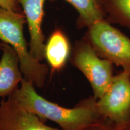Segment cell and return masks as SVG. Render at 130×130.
Here are the masks:
<instances>
[{"instance_id": "1", "label": "cell", "mask_w": 130, "mask_h": 130, "mask_svg": "<svg viewBox=\"0 0 130 130\" xmlns=\"http://www.w3.org/2000/svg\"><path fill=\"white\" fill-rule=\"evenodd\" d=\"M10 96L22 108L45 122H54L61 130H85L101 116L94 96L84 99L73 108H66L39 95L34 84L24 78Z\"/></svg>"}, {"instance_id": "2", "label": "cell", "mask_w": 130, "mask_h": 130, "mask_svg": "<svg viewBox=\"0 0 130 130\" xmlns=\"http://www.w3.org/2000/svg\"><path fill=\"white\" fill-rule=\"evenodd\" d=\"M25 24L27 21L22 12L0 7V41L9 45L16 52L24 78L37 88H42L46 81L49 68L31 55L24 37Z\"/></svg>"}, {"instance_id": "3", "label": "cell", "mask_w": 130, "mask_h": 130, "mask_svg": "<svg viewBox=\"0 0 130 130\" xmlns=\"http://www.w3.org/2000/svg\"><path fill=\"white\" fill-rule=\"evenodd\" d=\"M84 37L98 56L130 74V38L105 19L89 27Z\"/></svg>"}, {"instance_id": "4", "label": "cell", "mask_w": 130, "mask_h": 130, "mask_svg": "<svg viewBox=\"0 0 130 130\" xmlns=\"http://www.w3.org/2000/svg\"><path fill=\"white\" fill-rule=\"evenodd\" d=\"M70 61L79 70L91 85L96 99L108 89L113 79V64L101 57L85 37L76 42Z\"/></svg>"}, {"instance_id": "5", "label": "cell", "mask_w": 130, "mask_h": 130, "mask_svg": "<svg viewBox=\"0 0 130 130\" xmlns=\"http://www.w3.org/2000/svg\"><path fill=\"white\" fill-rule=\"evenodd\" d=\"M101 116L118 123L130 120V74L122 71L113 76L106 92L97 99Z\"/></svg>"}, {"instance_id": "6", "label": "cell", "mask_w": 130, "mask_h": 130, "mask_svg": "<svg viewBox=\"0 0 130 130\" xmlns=\"http://www.w3.org/2000/svg\"><path fill=\"white\" fill-rule=\"evenodd\" d=\"M0 130H61L48 126L35 114L19 106L11 96L0 102Z\"/></svg>"}, {"instance_id": "7", "label": "cell", "mask_w": 130, "mask_h": 130, "mask_svg": "<svg viewBox=\"0 0 130 130\" xmlns=\"http://www.w3.org/2000/svg\"><path fill=\"white\" fill-rule=\"evenodd\" d=\"M46 0H16L25 16L30 36L29 50L35 60L45 59V36L42 23L45 15Z\"/></svg>"}, {"instance_id": "8", "label": "cell", "mask_w": 130, "mask_h": 130, "mask_svg": "<svg viewBox=\"0 0 130 130\" xmlns=\"http://www.w3.org/2000/svg\"><path fill=\"white\" fill-rule=\"evenodd\" d=\"M0 59V98L10 96L23 79L18 56L9 45L4 43Z\"/></svg>"}, {"instance_id": "9", "label": "cell", "mask_w": 130, "mask_h": 130, "mask_svg": "<svg viewBox=\"0 0 130 130\" xmlns=\"http://www.w3.org/2000/svg\"><path fill=\"white\" fill-rule=\"evenodd\" d=\"M44 53L51 73L63 69L71 57V47L63 30L56 28L51 32L45 44Z\"/></svg>"}, {"instance_id": "10", "label": "cell", "mask_w": 130, "mask_h": 130, "mask_svg": "<svg viewBox=\"0 0 130 130\" xmlns=\"http://www.w3.org/2000/svg\"><path fill=\"white\" fill-rule=\"evenodd\" d=\"M54 1V0H51ZM74 7L78 14V28H89L96 22L105 18L102 6L97 0H64Z\"/></svg>"}, {"instance_id": "11", "label": "cell", "mask_w": 130, "mask_h": 130, "mask_svg": "<svg viewBox=\"0 0 130 130\" xmlns=\"http://www.w3.org/2000/svg\"><path fill=\"white\" fill-rule=\"evenodd\" d=\"M101 6L107 21L130 30V0H104Z\"/></svg>"}, {"instance_id": "12", "label": "cell", "mask_w": 130, "mask_h": 130, "mask_svg": "<svg viewBox=\"0 0 130 130\" xmlns=\"http://www.w3.org/2000/svg\"><path fill=\"white\" fill-rule=\"evenodd\" d=\"M85 130H130V120L118 123L101 116Z\"/></svg>"}, {"instance_id": "13", "label": "cell", "mask_w": 130, "mask_h": 130, "mask_svg": "<svg viewBox=\"0 0 130 130\" xmlns=\"http://www.w3.org/2000/svg\"><path fill=\"white\" fill-rule=\"evenodd\" d=\"M0 7L14 12H20L16 0H0Z\"/></svg>"}, {"instance_id": "14", "label": "cell", "mask_w": 130, "mask_h": 130, "mask_svg": "<svg viewBox=\"0 0 130 130\" xmlns=\"http://www.w3.org/2000/svg\"><path fill=\"white\" fill-rule=\"evenodd\" d=\"M3 46H4V43L1 41H0V50H2V48H3Z\"/></svg>"}, {"instance_id": "15", "label": "cell", "mask_w": 130, "mask_h": 130, "mask_svg": "<svg viewBox=\"0 0 130 130\" xmlns=\"http://www.w3.org/2000/svg\"><path fill=\"white\" fill-rule=\"evenodd\" d=\"M97 1H98V3H100V4H101V6L102 3V2H103V1H104V0H97Z\"/></svg>"}]
</instances>
